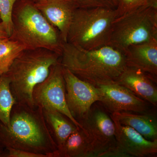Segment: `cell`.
I'll list each match as a JSON object with an SVG mask.
<instances>
[{"instance_id":"cell-1","label":"cell","mask_w":157,"mask_h":157,"mask_svg":"<svg viewBox=\"0 0 157 157\" xmlns=\"http://www.w3.org/2000/svg\"><path fill=\"white\" fill-rule=\"evenodd\" d=\"M0 146L54 157L56 143L46 124L42 108L16 103L10 123L0 122Z\"/></svg>"},{"instance_id":"cell-2","label":"cell","mask_w":157,"mask_h":157,"mask_svg":"<svg viewBox=\"0 0 157 157\" xmlns=\"http://www.w3.org/2000/svg\"><path fill=\"white\" fill-rule=\"evenodd\" d=\"M60 63L94 86L115 82L127 67L124 52L110 45L86 49L69 42L64 44Z\"/></svg>"},{"instance_id":"cell-3","label":"cell","mask_w":157,"mask_h":157,"mask_svg":"<svg viewBox=\"0 0 157 157\" xmlns=\"http://www.w3.org/2000/svg\"><path fill=\"white\" fill-rule=\"evenodd\" d=\"M10 38L26 49L44 48L61 56L63 41L59 32L48 22L33 0H18L12 14Z\"/></svg>"},{"instance_id":"cell-4","label":"cell","mask_w":157,"mask_h":157,"mask_svg":"<svg viewBox=\"0 0 157 157\" xmlns=\"http://www.w3.org/2000/svg\"><path fill=\"white\" fill-rule=\"evenodd\" d=\"M60 58L58 54L44 48L25 49L20 54L6 73L17 103L35 106L34 88L48 77L52 67Z\"/></svg>"},{"instance_id":"cell-5","label":"cell","mask_w":157,"mask_h":157,"mask_svg":"<svg viewBox=\"0 0 157 157\" xmlns=\"http://www.w3.org/2000/svg\"><path fill=\"white\" fill-rule=\"evenodd\" d=\"M115 9L104 7L77 8L68 32L67 42L86 49L108 45Z\"/></svg>"},{"instance_id":"cell-6","label":"cell","mask_w":157,"mask_h":157,"mask_svg":"<svg viewBox=\"0 0 157 157\" xmlns=\"http://www.w3.org/2000/svg\"><path fill=\"white\" fill-rule=\"evenodd\" d=\"M157 39V2L141 6L113 21L108 45L124 52L130 45Z\"/></svg>"},{"instance_id":"cell-7","label":"cell","mask_w":157,"mask_h":157,"mask_svg":"<svg viewBox=\"0 0 157 157\" xmlns=\"http://www.w3.org/2000/svg\"><path fill=\"white\" fill-rule=\"evenodd\" d=\"M33 97L35 106L42 109L57 110L70 119L76 127L82 128L68 109L63 67L60 60L52 67L48 77L34 88Z\"/></svg>"},{"instance_id":"cell-8","label":"cell","mask_w":157,"mask_h":157,"mask_svg":"<svg viewBox=\"0 0 157 157\" xmlns=\"http://www.w3.org/2000/svg\"><path fill=\"white\" fill-rule=\"evenodd\" d=\"M109 113L99 102H96L79 122L91 143L96 157L117 146L115 124Z\"/></svg>"},{"instance_id":"cell-9","label":"cell","mask_w":157,"mask_h":157,"mask_svg":"<svg viewBox=\"0 0 157 157\" xmlns=\"http://www.w3.org/2000/svg\"><path fill=\"white\" fill-rule=\"evenodd\" d=\"M63 72L68 109L79 124L87 115L93 104L99 102L98 90L95 86L80 79L67 69L63 67Z\"/></svg>"},{"instance_id":"cell-10","label":"cell","mask_w":157,"mask_h":157,"mask_svg":"<svg viewBox=\"0 0 157 157\" xmlns=\"http://www.w3.org/2000/svg\"><path fill=\"white\" fill-rule=\"evenodd\" d=\"M95 86L99 94L100 99L98 102L110 113L122 111L146 112L151 105L126 88L115 82Z\"/></svg>"},{"instance_id":"cell-11","label":"cell","mask_w":157,"mask_h":157,"mask_svg":"<svg viewBox=\"0 0 157 157\" xmlns=\"http://www.w3.org/2000/svg\"><path fill=\"white\" fill-rule=\"evenodd\" d=\"M35 6L43 16L59 31L63 41L67 42L73 14L77 8L72 0H39Z\"/></svg>"},{"instance_id":"cell-12","label":"cell","mask_w":157,"mask_h":157,"mask_svg":"<svg viewBox=\"0 0 157 157\" xmlns=\"http://www.w3.org/2000/svg\"><path fill=\"white\" fill-rule=\"evenodd\" d=\"M156 78L136 68L126 67L115 82L151 105H157Z\"/></svg>"},{"instance_id":"cell-13","label":"cell","mask_w":157,"mask_h":157,"mask_svg":"<svg viewBox=\"0 0 157 157\" xmlns=\"http://www.w3.org/2000/svg\"><path fill=\"white\" fill-rule=\"evenodd\" d=\"M112 119L115 124L117 143L123 151L130 157L152 156L156 155L157 140H147L135 129L121 124Z\"/></svg>"},{"instance_id":"cell-14","label":"cell","mask_w":157,"mask_h":157,"mask_svg":"<svg viewBox=\"0 0 157 157\" xmlns=\"http://www.w3.org/2000/svg\"><path fill=\"white\" fill-rule=\"evenodd\" d=\"M123 52L127 67L139 69L157 79V39L130 45Z\"/></svg>"},{"instance_id":"cell-15","label":"cell","mask_w":157,"mask_h":157,"mask_svg":"<svg viewBox=\"0 0 157 157\" xmlns=\"http://www.w3.org/2000/svg\"><path fill=\"white\" fill-rule=\"evenodd\" d=\"M111 113V117L124 125L128 126L147 140H157V120L155 114L144 113L117 112Z\"/></svg>"},{"instance_id":"cell-16","label":"cell","mask_w":157,"mask_h":157,"mask_svg":"<svg viewBox=\"0 0 157 157\" xmlns=\"http://www.w3.org/2000/svg\"><path fill=\"white\" fill-rule=\"evenodd\" d=\"M54 157H96V154L86 132L77 128L58 149Z\"/></svg>"},{"instance_id":"cell-17","label":"cell","mask_w":157,"mask_h":157,"mask_svg":"<svg viewBox=\"0 0 157 157\" xmlns=\"http://www.w3.org/2000/svg\"><path fill=\"white\" fill-rule=\"evenodd\" d=\"M42 110L49 131L58 149L59 148L78 127L70 119L57 110L50 109Z\"/></svg>"},{"instance_id":"cell-18","label":"cell","mask_w":157,"mask_h":157,"mask_svg":"<svg viewBox=\"0 0 157 157\" xmlns=\"http://www.w3.org/2000/svg\"><path fill=\"white\" fill-rule=\"evenodd\" d=\"M26 48L10 37L0 40V76L8 72L15 59Z\"/></svg>"},{"instance_id":"cell-19","label":"cell","mask_w":157,"mask_h":157,"mask_svg":"<svg viewBox=\"0 0 157 157\" xmlns=\"http://www.w3.org/2000/svg\"><path fill=\"white\" fill-rule=\"evenodd\" d=\"M17 103L10 88V79L7 74L0 76V122L7 125L10 123L13 106Z\"/></svg>"},{"instance_id":"cell-20","label":"cell","mask_w":157,"mask_h":157,"mask_svg":"<svg viewBox=\"0 0 157 157\" xmlns=\"http://www.w3.org/2000/svg\"><path fill=\"white\" fill-rule=\"evenodd\" d=\"M18 0H0V18L9 37L12 31V14L14 5Z\"/></svg>"},{"instance_id":"cell-21","label":"cell","mask_w":157,"mask_h":157,"mask_svg":"<svg viewBox=\"0 0 157 157\" xmlns=\"http://www.w3.org/2000/svg\"><path fill=\"white\" fill-rule=\"evenodd\" d=\"M157 2V0H117L116 9V17L127 14L141 6Z\"/></svg>"},{"instance_id":"cell-22","label":"cell","mask_w":157,"mask_h":157,"mask_svg":"<svg viewBox=\"0 0 157 157\" xmlns=\"http://www.w3.org/2000/svg\"><path fill=\"white\" fill-rule=\"evenodd\" d=\"M78 8H104L116 9L117 0H72Z\"/></svg>"},{"instance_id":"cell-23","label":"cell","mask_w":157,"mask_h":157,"mask_svg":"<svg viewBox=\"0 0 157 157\" xmlns=\"http://www.w3.org/2000/svg\"><path fill=\"white\" fill-rule=\"evenodd\" d=\"M6 157H47L45 155L31 152L22 150L12 148H5Z\"/></svg>"},{"instance_id":"cell-24","label":"cell","mask_w":157,"mask_h":157,"mask_svg":"<svg viewBox=\"0 0 157 157\" xmlns=\"http://www.w3.org/2000/svg\"><path fill=\"white\" fill-rule=\"evenodd\" d=\"M130 157L128 155L123 151L119 146L114 147L103 152L98 157Z\"/></svg>"},{"instance_id":"cell-25","label":"cell","mask_w":157,"mask_h":157,"mask_svg":"<svg viewBox=\"0 0 157 157\" xmlns=\"http://www.w3.org/2000/svg\"><path fill=\"white\" fill-rule=\"evenodd\" d=\"M9 36L7 33L6 28L2 21L0 22V40L9 38Z\"/></svg>"},{"instance_id":"cell-26","label":"cell","mask_w":157,"mask_h":157,"mask_svg":"<svg viewBox=\"0 0 157 157\" xmlns=\"http://www.w3.org/2000/svg\"><path fill=\"white\" fill-rule=\"evenodd\" d=\"M6 149L0 146V157H6Z\"/></svg>"},{"instance_id":"cell-27","label":"cell","mask_w":157,"mask_h":157,"mask_svg":"<svg viewBox=\"0 0 157 157\" xmlns=\"http://www.w3.org/2000/svg\"><path fill=\"white\" fill-rule=\"evenodd\" d=\"M33 1L34 2H37V1H39V0H33Z\"/></svg>"},{"instance_id":"cell-28","label":"cell","mask_w":157,"mask_h":157,"mask_svg":"<svg viewBox=\"0 0 157 157\" xmlns=\"http://www.w3.org/2000/svg\"><path fill=\"white\" fill-rule=\"evenodd\" d=\"M1 18H0V22H1Z\"/></svg>"}]
</instances>
